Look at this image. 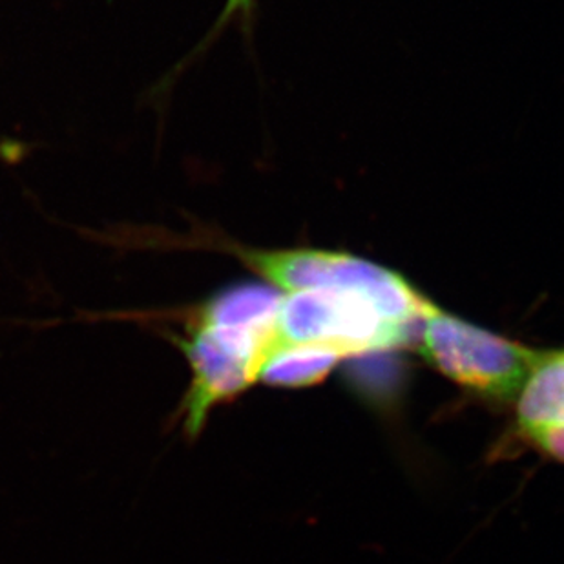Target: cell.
Here are the masks:
<instances>
[{"instance_id":"cell-4","label":"cell","mask_w":564,"mask_h":564,"mask_svg":"<svg viewBox=\"0 0 564 564\" xmlns=\"http://www.w3.org/2000/svg\"><path fill=\"white\" fill-rule=\"evenodd\" d=\"M276 329V346H324L349 358L410 346L416 327L388 318L366 294L327 288L282 294Z\"/></svg>"},{"instance_id":"cell-2","label":"cell","mask_w":564,"mask_h":564,"mask_svg":"<svg viewBox=\"0 0 564 564\" xmlns=\"http://www.w3.org/2000/svg\"><path fill=\"white\" fill-rule=\"evenodd\" d=\"M214 247L232 252L282 294L311 289H351L373 300L388 318L410 327L419 325L430 305V300L405 278L357 256L313 249L260 251L235 241H214Z\"/></svg>"},{"instance_id":"cell-5","label":"cell","mask_w":564,"mask_h":564,"mask_svg":"<svg viewBox=\"0 0 564 564\" xmlns=\"http://www.w3.org/2000/svg\"><path fill=\"white\" fill-rule=\"evenodd\" d=\"M519 435L564 427V349L539 351L513 402Z\"/></svg>"},{"instance_id":"cell-7","label":"cell","mask_w":564,"mask_h":564,"mask_svg":"<svg viewBox=\"0 0 564 564\" xmlns=\"http://www.w3.org/2000/svg\"><path fill=\"white\" fill-rule=\"evenodd\" d=\"M539 453L552 458L555 463L564 464V427H549L524 435Z\"/></svg>"},{"instance_id":"cell-3","label":"cell","mask_w":564,"mask_h":564,"mask_svg":"<svg viewBox=\"0 0 564 564\" xmlns=\"http://www.w3.org/2000/svg\"><path fill=\"white\" fill-rule=\"evenodd\" d=\"M416 349L438 373L468 393L499 404L516 402L538 352L442 311L430 302L416 325Z\"/></svg>"},{"instance_id":"cell-8","label":"cell","mask_w":564,"mask_h":564,"mask_svg":"<svg viewBox=\"0 0 564 564\" xmlns=\"http://www.w3.org/2000/svg\"><path fill=\"white\" fill-rule=\"evenodd\" d=\"M252 6H254V0H225L224 10L219 13L218 21L214 24L213 32L208 33L207 39H205V44H208L210 39L216 37V33L221 32L225 24L236 19V17L251 15Z\"/></svg>"},{"instance_id":"cell-6","label":"cell","mask_w":564,"mask_h":564,"mask_svg":"<svg viewBox=\"0 0 564 564\" xmlns=\"http://www.w3.org/2000/svg\"><path fill=\"white\" fill-rule=\"evenodd\" d=\"M341 360L340 352L329 347L276 346L261 369L260 382L271 388H310L324 382Z\"/></svg>"},{"instance_id":"cell-1","label":"cell","mask_w":564,"mask_h":564,"mask_svg":"<svg viewBox=\"0 0 564 564\" xmlns=\"http://www.w3.org/2000/svg\"><path fill=\"white\" fill-rule=\"evenodd\" d=\"M280 302L282 293L269 283H236L194 307L182 335L172 336L191 368L182 404L188 437L203 432L218 405L260 382L276 347Z\"/></svg>"}]
</instances>
